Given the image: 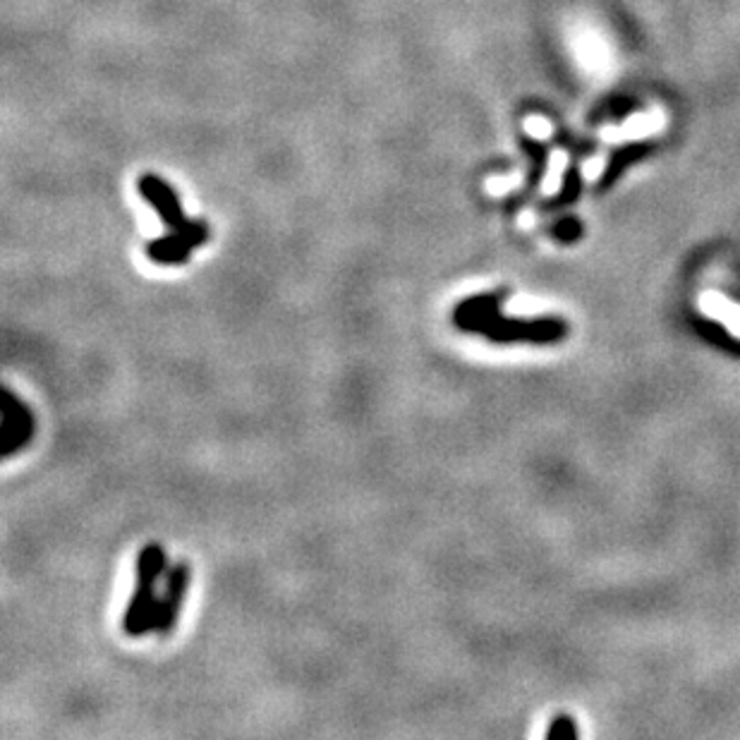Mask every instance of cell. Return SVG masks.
I'll return each instance as SVG.
<instances>
[{"instance_id": "6da1fadb", "label": "cell", "mask_w": 740, "mask_h": 740, "mask_svg": "<svg viewBox=\"0 0 740 740\" xmlns=\"http://www.w3.org/2000/svg\"><path fill=\"white\" fill-rule=\"evenodd\" d=\"M480 336L498 346L511 343H532V346H546L556 343L566 336V323L553 316H537V319H518L498 312L484 323Z\"/></svg>"}, {"instance_id": "7a4b0ae2", "label": "cell", "mask_w": 740, "mask_h": 740, "mask_svg": "<svg viewBox=\"0 0 740 740\" xmlns=\"http://www.w3.org/2000/svg\"><path fill=\"white\" fill-rule=\"evenodd\" d=\"M211 237V228L204 219H187L178 230H168L166 235L154 237L144 244V252L158 267H182L187 264L199 247H204Z\"/></svg>"}, {"instance_id": "3957f363", "label": "cell", "mask_w": 740, "mask_h": 740, "mask_svg": "<svg viewBox=\"0 0 740 740\" xmlns=\"http://www.w3.org/2000/svg\"><path fill=\"white\" fill-rule=\"evenodd\" d=\"M36 436V418L34 410L24 398L10 386L0 394V453L3 458H12L22 453Z\"/></svg>"}, {"instance_id": "277c9868", "label": "cell", "mask_w": 740, "mask_h": 740, "mask_svg": "<svg viewBox=\"0 0 740 740\" xmlns=\"http://www.w3.org/2000/svg\"><path fill=\"white\" fill-rule=\"evenodd\" d=\"M189 583H192V568H189V563L187 561H175L173 566L168 568L166 580H163V590L158 594V638H171L175 633V628H178Z\"/></svg>"}, {"instance_id": "5b68a950", "label": "cell", "mask_w": 740, "mask_h": 740, "mask_svg": "<svg viewBox=\"0 0 740 740\" xmlns=\"http://www.w3.org/2000/svg\"><path fill=\"white\" fill-rule=\"evenodd\" d=\"M508 290H489L477 292L458 302L453 312H450V322L460 333H470V336H480L484 323L494 314H498L505 305Z\"/></svg>"}, {"instance_id": "8992f818", "label": "cell", "mask_w": 740, "mask_h": 740, "mask_svg": "<svg viewBox=\"0 0 740 740\" xmlns=\"http://www.w3.org/2000/svg\"><path fill=\"white\" fill-rule=\"evenodd\" d=\"M137 189H139L144 202L158 213V219H161V223L168 230H178L187 223V216L182 211L178 192L161 175L144 173L139 182H137Z\"/></svg>"}, {"instance_id": "52a82bcc", "label": "cell", "mask_w": 740, "mask_h": 740, "mask_svg": "<svg viewBox=\"0 0 740 740\" xmlns=\"http://www.w3.org/2000/svg\"><path fill=\"white\" fill-rule=\"evenodd\" d=\"M158 594H161L158 587L134 583L125 614H123V633L127 638H144L149 633H156Z\"/></svg>"}, {"instance_id": "ba28073f", "label": "cell", "mask_w": 740, "mask_h": 740, "mask_svg": "<svg viewBox=\"0 0 740 740\" xmlns=\"http://www.w3.org/2000/svg\"><path fill=\"white\" fill-rule=\"evenodd\" d=\"M168 568H171V561H168L163 544L147 542L134 559V583L158 587L161 580H166Z\"/></svg>"}, {"instance_id": "9c48e42d", "label": "cell", "mask_w": 740, "mask_h": 740, "mask_svg": "<svg viewBox=\"0 0 740 740\" xmlns=\"http://www.w3.org/2000/svg\"><path fill=\"white\" fill-rule=\"evenodd\" d=\"M700 307L719 322H724L728 326V331L736 333L740 338V305H733L717 292H704L700 299Z\"/></svg>"}, {"instance_id": "30bf717a", "label": "cell", "mask_w": 740, "mask_h": 740, "mask_svg": "<svg viewBox=\"0 0 740 740\" xmlns=\"http://www.w3.org/2000/svg\"><path fill=\"white\" fill-rule=\"evenodd\" d=\"M577 736V726L568 717H556L546 731V738H575Z\"/></svg>"}, {"instance_id": "8fae6325", "label": "cell", "mask_w": 740, "mask_h": 740, "mask_svg": "<svg viewBox=\"0 0 740 740\" xmlns=\"http://www.w3.org/2000/svg\"><path fill=\"white\" fill-rule=\"evenodd\" d=\"M577 235H580V221L577 219H563L553 226V237L561 243H573Z\"/></svg>"}]
</instances>
